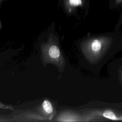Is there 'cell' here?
Listing matches in <instances>:
<instances>
[{
  "mask_svg": "<svg viewBox=\"0 0 122 122\" xmlns=\"http://www.w3.org/2000/svg\"><path fill=\"white\" fill-rule=\"evenodd\" d=\"M40 47L43 65L46 66L48 64H52L61 72L64 69L65 62L60 47L58 38L52 32H51L48 41L42 42Z\"/></svg>",
  "mask_w": 122,
  "mask_h": 122,
  "instance_id": "6da1fadb",
  "label": "cell"
},
{
  "mask_svg": "<svg viewBox=\"0 0 122 122\" xmlns=\"http://www.w3.org/2000/svg\"><path fill=\"white\" fill-rule=\"evenodd\" d=\"M13 118L17 119V121L20 119L19 121H47L48 120L44 116L39 115V114L33 112H24V113L19 114V115L13 116Z\"/></svg>",
  "mask_w": 122,
  "mask_h": 122,
  "instance_id": "7a4b0ae2",
  "label": "cell"
},
{
  "mask_svg": "<svg viewBox=\"0 0 122 122\" xmlns=\"http://www.w3.org/2000/svg\"><path fill=\"white\" fill-rule=\"evenodd\" d=\"M42 112L44 116L48 120L52 119L54 115V109L51 102L47 100H45L42 103L41 107Z\"/></svg>",
  "mask_w": 122,
  "mask_h": 122,
  "instance_id": "3957f363",
  "label": "cell"
},
{
  "mask_svg": "<svg viewBox=\"0 0 122 122\" xmlns=\"http://www.w3.org/2000/svg\"><path fill=\"white\" fill-rule=\"evenodd\" d=\"M86 0H64L63 3L65 9L71 12L78 7L82 6L85 4Z\"/></svg>",
  "mask_w": 122,
  "mask_h": 122,
  "instance_id": "277c9868",
  "label": "cell"
},
{
  "mask_svg": "<svg viewBox=\"0 0 122 122\" xmlns=\"http://www.w3.org/2000/svg\"><path fill=\"white\" fill-rule=\"evenodd\" d=\"M102 48V43L101 41L98 40H93L89 45V49L93 53H99Z\"/></svg>",
  "mask_w": 122,
  "mask_h": 122,
  "instance_id": "5b68a950",
  "label": "cell"
},
{
  "mask_svg": "<svg viewBox=\"0 0 122 122\" xmlns=\"http://www.w3.org/2000/svg\"><path fill=\"white\" fill-rule=\"evenodd\" d=\"M109 3L111 8H116L122 5V0H109Z\"/></svg>",
  "mask_w": 122,
  "mask_h": 122,
  "instance_id": "8992f818",
  "label": "cell"
},
{
  "mask_svg": "<svg viewBox=\"0 0 122 122\" xmlns=\"http://www.w3.org/2000/svg\"><path fill=\"white\" fill-rule=\"evenodd\" d=\"M6 0H0V4H1L3 2L6 1Z\"/></svg>",
  "mask_w": 122,
  "mask_h": 122,
  "instance_id": "52a82bcc",
  "label": "cell"
}]
</instances>
